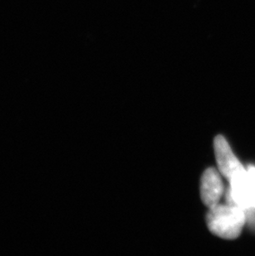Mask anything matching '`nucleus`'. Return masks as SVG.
Here are the masks:
<instances>
[{
    "mask_svg": "<svg viewBox=\"0 0 255 256\" xmlns=\"http://www.w3.org/2000/svg\"><path fill=\"white\" fill-rule=\"evenodd\" d=\"M230 182L229 203L243 209L255 208V168H250Z\"/></svg>",
    "mask_w": 255,
    "mask_h": 256,
    "instance_id": "f03ea898",
    "label": "nucleus"
},
{
    "mask_svg": "<svg viewBox=\"0 0 255 256\" xmlns=\"http://www.w3.org/2000/svg\"><path fill=\"white\" fill-rule=\"evenodd\" d=\"M214 154L220 172L230 181L246 171L238 158L234 154L229 142L222 136L216 137L214 141Z\"/></svg>",
    "mask_w": 255,
    "mask_h": 256,
    "instance_id": "7ed1b4c3",
    "label": "nucleus"
},
{
    "mask_svg": "<svg viewBox=\"0 0 255 256\" xmlns=\"http://www.w3.org/2000/svg\"><path fill=\"white\" fill-rule=\"evenodd\" d=\"M224 191V186L219 172L214 168L206 170L202 178L200 196L207 208H213L219 204Z\"/></svg>",
    "mask_w": 255,
    "mask_h": 256,
    "instance_id": "20e7f679",
    "label": "nucleus"
},
{
    "mask_svg": "<svg viewBox=\"0 0 255 256\" xmlns=\"http://www.w3.org/2000/svg\"><path fill=\"white\" fill-rule=\"evenodd\" d=\"M209 209L207 226L213 234L226 240H234L240 236L246 223L243 208L229 203L217 204Z\"/></svg>",
    "mask_w": 255,
    "mask_h": 256,
    "instance_id": "f257e3e1",
    "label": "nucleus"
}]
</instances>
